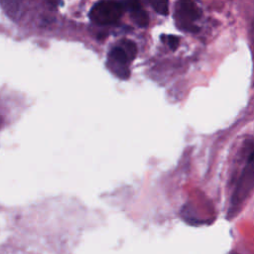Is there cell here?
I'll return each mask as SVG.
<instances>
[{"label":"cell","mask_w":254,"mask_h":254,"mask_svg":"<svg viewBox=\"0 0 254 254\" xmlns=\"http://www.w3.org/2000/svg\"><path fill=\"white\" fill-rule=\"evenodd\" d=\"M107 67L119 78L121 79H127L130 76V70L127 65V64L120 63L118 61H115L113 59L108 58L107 61Z\"/></svg>","instance_id":"4"},{"label":"cell","mask_w":254,"mask_h":254,"mask_svg":"<svg viewBox=\"0 0 254 254\" xmlns=\"http://www.w3.org/2000/svg\"><path fill=\"white\" fill-rule=\"evenodd\" d=\"M254 189V148L249 155L246 166L239 177L237 186L231 197L229 212H236L240 209L245 199Z\"/></svg>","instance_id":"1"},{"label":"cell","mask_w":254,"mask_h":254,"mask_svg":"<svg viewBox=\"0 0 254 254\" xmlns=\"http://www.w3.org/2000/svg\"><path fill=\"white\" fill-rule=\"evenodd\" d=\"M2 125H3V118H2V116L0 115V128L2 127Z\"/></svg>","instance_id":"11"},{"label":"cell","mask_w":254,"mask_h":254,"mask_svg":"<svg viewBox=\"0 0 254 254\" xmlns=\"http://www.w3.org/2000/svg\"><path fill=\"white\" fill-rule=\"evenodd\" d=\"M0 5L10 18H15L19 13L21 0H0Z\"/></svg>","instance_id":"6"},{"label":"cell","mask_w":254,"mask_h":254,"mask_svg":"<svg viewBox=\"0 0 254 254\" xmlns=\"http://www.w3.org/2000/svg\"><path fill=\"white\" fill-rule=\"evenodd\" d=\"M201 12L192 0H181L178 5L176 20L178 25L188 31H196L197 28L193 26V22L200 18Z\"/></svg>","instance_id":"3"},{"label":"cell","mask_w":254,"mask_h":254,"mask_svg":"<svg viewBox=\"0 0 254 254\" xmlns=\"http://www.w3.org/2000/svg\"><path fill=\"white\" fill-rule=\"evenodd\" d=\"M108 58L113 59V60L118 61V62L123 63V64H128V62H129V59H128L126 53L124 52V50L121 47H117V48L112 49L111 52L109 53Z\"/></svg>","instance_id":"8"},{"label":"cell","mask_w":254,"mask_h":254,"mask_svg":"<svg viewBox=\"0 0 254 254\" xmlns=\"http://www.w3.org/2000/svg\"><path fill=\"white\" fill-rule=\"evenodd\" d=\"M121 48L126 53L129 61H132L136 57V55H137V46L134 42L129 41V40H124L121 43Z\"/></svg>","instance_id":"7"},{"label":"cell","mask_w":254,"mask_h":254,"mask_svg":"<svg viewBox=\"0 0 254 254\" xmlns=\"http://www.w3.org/2000/svg\"><path fill=\"white\" fill-rule=\"evenodd\" d=\"M131 14V18L134 21L135 24H137L139 27H146L149 23V17L147 12L142 8V6H139L137 8L129 10Z\"/></svg>","instance_id":"5"},{"label":"cell","mask_w":254,"mask_h":254,"mask_svg":"<svg viewBox=\"0 0 254 254\" xmlns=\"http://www.w3.org/2000/svg\"><path fill=\"white\" fill-rule=\"evenodd\" d=\"M232 254H238V253H232Z\"/></svg>","instance_id":"12"},{"label":"cell","mask_w":254,"mask_h":254,"mask_svg":"<svg viewBox=\"0 0 254 254\" xmlns=\"http://www.w3.org/2000/svg\"><path fill=\"white\" fill-rule=\"evenodd\" d=\"M153 8L161 15H167L169 13V0H153Z\"/></svg>","instance_id":"9"},{"label":"cell","mask_w":254,"mask_h":254,"mask_svg":"<svg viewBox=\"0 0 254 254\" xmlns=\"http://www.w3.org/2000/svg\"><path fill=\"white\" fill-rule=\"evenodd\" d=\"M166 43L168 44L169 48L173 51H175L178 47H179V44H180V39L177 37V36H174V35H168L166 36Z\"/></svg>","instance_id":"10"},{"label":"cell","mask_w":254,"mask_h":254,"mask_svg":"<svg viewBox=\"0 0 254 254\" xmlns=\"http://www.w3.org/2000/svg\"><path fill=\"white\" fill-rule=\"evenodd\" d=\"M123 12V6L115 1H101L96 3L90 13L91 21L97 25H111L116 23Z\"/></svg>","instance_id":"2"}]
</instances>
